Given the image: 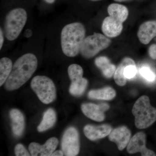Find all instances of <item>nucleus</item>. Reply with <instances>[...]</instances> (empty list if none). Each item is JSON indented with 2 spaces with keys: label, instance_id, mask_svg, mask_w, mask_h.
<instances>
[{
  "label": "nucleus",
  "instance_id": "nucleus-1",
  "mask_svg": "<svg viewBox=\"0 0 156 156\" xmlns=\"http://www.w3.org/2000/svg\"><path fill=\"white\" fill-rule=\"evenodd\" d=\"M37 59L31 53H26L20 56L13 65L12 71L5 83L8 91L19 89L29 80L36 70Z\"/></svg>",
  "mask_w": 156,
  "mask_h": 156
},
{
  "label": "nucleus",
  "instance_id": "nucleus-2",
  "mask_svg": "<svg viewBox=\"0 0 156 156\" xmlns=\"http://www.w3.org/2000/svg\"><path fill=\"white\" fill-rule=\"evenodd\" d=\"M86 34L85 27L81 23H72L63 27L61 31V44L66 56L75 57L80 53Z\"/></svg>",
  "mask_w": 156,
  "mask_h": 156
},
{
  "label": "nucleus",
  "instance_id": "nucleus-3",
  "mask_svg": "<svg viewBox=\"0 0 156 156\" xmlns=\"http://www.w3.org/2000/svg\"><path fill=\"white\" fill-rule=\"evenodd\" d=\"M107 11L109 16L104 20L101 30L106 37H115L122 33L123 24L128 18L129 11L126 6L117 3L110 5Z\"/></svg>",
  "mask_w": 156,
  "mask_h": 156
},
{
  "label": "nucleus",
  "instance_id": "nucleus-4",
  "mask_svg": "<svg viewBox=\"0 0 156 156\" xmlns=\"http://www.w3.org/2000/svg\"><path fill=\"white\" fill-rule=\"evenodd\" d=\"M135 117V125L139 129H145L156 121V108L151 105L146 95L140 97L134 104L132 110Z\"/></svg>",
  "mask_w": 156,
  "mask_h": 156
},
{
  "label": "nucleus",
  "instance_id": "nucleus-5",
  "mask_svg": "<svg viewBox=\"0 0 156 156\" xmlns=\"http://www.w3.org/2000/svg\"><path fill=\"white\" fill-rule=\"evenodd\" d=\"M27 19V13L22 8L13 9L7 14L4 23V34L7 40L13 41L18 37Z\"/></svg>",
  "mask_w": 156,
  "mask_h": 156
},
{
  "label": "nucleus",
  "instance_id": "nucleus-6",
  "mask_svg": "<svg viewBox=\"0 0 156 156\" xmlns=\"http://www.w3.org/2000/svg\"><path fill=\"white\" fill-rule=\"evenodd\" d=\"M30 86L39 100L43 103L49 104L56 99V87L53 81L48 77L36 76L32 80Z\"/></svg>",
  "mask_w": 156,
  "mask_h": 156
},
{
  "label": "nucleus",
  "instance_id": "nucleus-7",
  "mask_svg": "<svg viewBox=\"0 0 156 156\" xmlns=\"http://www.w3.org/2000/svg\"><path fill=\"white\" fill-rule=\"evenodd\" d=\"M111 44V40L108 37L101 34L94 33L84 39L80 53L85 58H91L108 48Z\"/></svg>",
  "mask_w": 156,
  "mask_h": 156
},
{
  "label": "nucleus",
  "instance_id": "nucleus-8",
  "mask_svg": "<svg viewBox=\"0 0 156 156\" xmlns=\"http://www.w3.org/2000/svg\"><path fill=\"white\" fill-rule=\"evenodd\" d=\"M62 150L66 156L77 155L80 150L79 134L76 128H68L64 133L61 142Z\"/></svg>",
  "mask_w": 156,
  "mask_h": 156
},
{
  "label": "nucleus",
  "instance_id": "nucleus-9",
  "mask_svg": "<svg viewBox=\"0 0 156 156\" xmlns=\"http://www.w3.org/2000/svg\"><path fill=\"white\" fill-rule=\"evenodd\" d=\"M146 136L144 133L141 132L136 133L130 139L127 146V151L130 154L140 152L142 156H156L154 152L146 147Z\"/></svg>",
  "mask_w": 156,
  "mask_h": 156
},
{
  "label": "nucleus",
  "instance_id": "nucleus-10",
  "mask_svg": "<svg viewBox=\"0 0 156 156\" xmlns=\"http://www.w3.org/2000/svg\"><path fill=\"white\" fill-rule=\"evenodd\" d=\"M58 143V140L55 137H51L42 145L37 143H31L29 145V151L32 156H51L56 149Z\"/></svg>",
  "mask_w": 156,
  "mask_h": 156
},
{
  "label": "nucleus",
  "instance_id": "nucleus-11",
  "mask_svg": "<svg viewBox=\"0 0 156 156\" xmlns=\"http://www.w3.org/2000/svg\"><path fill=\"white\" fill-rule=\"evenodd\" d=\"M131 136L130 130L126 126H122L112 130L109 134V139L116 144L119 150L122 151L128 146Z\"/></svg>",
  "mask_w": 156,
  "mask_h": 156
},
{
  "label": "nucleus",
  "instance_id": "nucleus-12",
  "mask_svg": "<svg viewBox=\"0 0 156 156\" xmlns=\"http://www.w3.org/2000/svg\"><path fill=\"white\" fill-rule=\"evenodd\" d=\"M140 43L148 44L156 37V20H149L140 26L137 33Z\"/></svg>",
  "mask_w": 156,
  "mask_h": 156
},
{
  "label": "nucleus",
  "instance_id": "nucleus-13",
  "mask_svg": "<svg viewBox=\"0 0 156 156\" xmlns=\"http://www.w3.org/2000/svg\"><path fill=\"white\" fill-rule=\"evenodd\" d=\"M112 131L111 126L106 124L99 126L87 125L83 130L85 136L92 141L104 138L110 134Z\"/></svg>",
  "mask_w": 156,
  "mask_h": 156
},
{
  "label": "nucleus",
  "instance_id": "nucleus-14",
  "mask_svg": "<svg viewBox=\"0 0 156 156\" xmlns=\"http://www.w3.org/2000/svg\"><path fill=\"white\" fill-rule=\"evenodd\" d=\"M9 115L11 122V128L14 136L19 137L22 135L25 128V119L20 111L17 109H12Z\"/></svg>",
  "mask_w": 156,
  "mask_h": 156
},
{
  "label": "nucleus",
  "instance_id": "nucleus-15",
  "mask_svg": "<svg viewBox=\"0 0 156 156\" xmlns=\"http://www.w3.org/2000/svg\"><path fill=\"white\" fill-rule=\"evenodd\" d=\"M81 110L86 116L96 122H102L105 118L104 113L99 105L91 103L83 104L81 106Z\"/></svg>",
  "mask_w": 156,
  "mask_h": 156
},
{
  "label": "nucleus",
  "instance_id": "nucleus-16",
  "mask_svg": "<svg viewBox=\"0 0 156 156\" xmlns=\"http://www.w3.org/2000/svg\"><path fill=\"white\" fill-rule=\"evenodd\" d=\"M95 63L98 68L101 70L103 76L107 78H112L114 75L116 68L112 64L106 56H99L95 58Z\"/></svg>",
  "mask_w": 156,
  "mask_h": 156
},
{
  "label": "nucleus",
  "instance_id": "nucleus-17",
  "mask_svg": "<svg viewBox=\"0 0 156 156\" xmlns=\"http://www.w3.org/2000/svg\"><path fill=\"white\" fill-rule=\"evenodd\" d=\"M133 59L129 57L123 58L119 66L117 68L114 75V79L116 83L119 86H124L127 83V79L124 76V70L126 66L129 65L135 64Z\"/></svg>",
  "mask_w": 156,
  "mask_h": 156
},
{
  "label": "nucleus",
  "instance_id": "nucleus-18",
  "mask_svg": "<svg viewBox=\"0 0 156 156\" xmlns=\"http://www.w3.org/2000/svg\"><path fill=\"white\" fill-rule=\"evenodd\" d=\"M56 121V112L52 108H49L44 113L41 122L37 127V131L44 132L52 128Z\"/></svg>",
  "mask_w": 156,
  "mask_h": 156
},
{
  "label": "nucleus",
  "instance_id": "nucleus-19",
  "mask_svg": "<svg viewBox=\"0 0 156 156\" xmlns=\"http://www.w3.org/2000/svg\"><path fill=\"white\" fill-rule=\"evenodd\" d=\"M115 91L110 87H106L98 90H92L88 93V97L91 99L110 100L116 96Z\"/></svg>",
  "mask_w": 156,
  "mask_h": 156
},
{
  "label": "nucleus",
  "instance_id": "nucleus-20",
  "mask_svg": "<svg viewBox=\"0 0 156 156\" xmlns=\"http://www.w3.org/2000/svg\"><path fill=\"white\" fill-rule=\"evenodd\" d=\"M13 64L11 59L3 57L0 60V86L5 83L12 71Z\"/></svg>",
  "mask_w": 156,
  "mask_h": 156
},
{
  "label": "nucleus",
  "instance_id": "nucleus-21",
  "mask_svg": "<svg viewBox=\"0 0 156 156\" xmlns=\"http://www.w3.org/2000/svg\"><path fill=\"white\" fill-rule=\"evenodd\" d=\"M71 82L69 89L70 94L75 96L83 95L88 85V82L87 79L83 77L80 78Z\"/></svg>",
  "mask_w": 156,
  "mask_h": 156
},
{
  "label": "nucleus",
  "instance_id": "nucleus-22",
  "mask_svg": "<svg viewBox=\"0 0 156 156\" xmlns=\"http://www.w3.org/2000/svg\"><path fill=\"white\" fill-rule=\"evenodd\" d=\"M68 73L71 81L83 77V70L80 66L76 64L70 65L68 68Z\"/></svg>",
  "mask_w": 156,
  "mask_h": 156
},
{
  "label": "nucleus",
  "instance_id": "nucleus-23",
  "mask_svg": "<svg viewBox=\"0 0 156 156\" xmlns=\"http://www.w3.org/2000/svg\"><path fill=\"white\" fill-rule=\"evenodd\" d=\"M139 72L143 77L149 82H153L156 80L155 73L148 66H143L140 67Z\"/></svg>",
  "mask_w": 156,
  "mask_h": 156
},
{
  "label": "nucleus",
  "instance_id": "nucleus-24",
  "mask_svg": "<svg viewBox=\"0 0 156 156\" xmlns=\"http://www.w3.org/2000/svg\"><path fill=\"white\" fill-rule=\"evenodd\" d=\"M137 73L136 64H131L126 66L124 70V75L127 79L134 78Z\"/></svg>",
  "mask_w": 156,
  "mask_h": 156
},
{
  "label": "nucleus",
  "instance_id": "nucleus-25",
  "mask_svg": "<svg viewBox=\"0 0 156 156\" xmlns=\"http://www.w3.org/2000/svg\"><path fill=\"white\" fill-rule=\"evenodd\" d=\"M15 155L17 156H29L30 155L28 151L21 144H18L14 149Z\"/></svg>",
  "mask_w": 156,
  "mask_h": 156
},
{
  "label": "nucleus",
  "instance_id": "nucleus-26",
  "mask_svg": "<svg viewBox=\"0 0 156 156\" xmlns=\"http://www.w3.org/2000/svg\"><path fill=\"white\" fill-rule=\"evenodd\" d=\"M148 54L152 59H156V44H153L149 47Z\"/></svg>",
  "mask_w": 156,
  "mask_h": 156
},
{
  "label": "nucleus",
  "instance_id": "nucleus-27",
  "mask_svg": "<svg viewBox=\"0 0 156 156\" xmlns=\"http://www.w3.org/2000/svg\"><path fill=\"white\" fill-rule=\"evenodd\" d=\"M4 42V33L2 29H0V49H2V48L3 44Z\"/></svg>",
  "mask_w": 156,
  "mask_h": 156
},
{
  "label": "nucleus",
  "instance_id": "nucleus-28",
  "mask_svg": "<svg viewBox=\"0 0 156 156\" xmlns=\"http://www.w3.org/2000/svg\"><path fill=\"white\" fill-rule=\"evenodd\" d=\"M99 106H100L101 109L102 111L104 112L105 111L108 110L109 108V105L108 104L106 103H101L99 105Z\"/></svg>",
  "mask_w": 156,
  "mask_h": 156
},
{
  "label": "nucleus",
  "instance_id": "nucleus-29",
  "mask_svg": "<svg viewBox=\"0 0 156 156\" xmlns=\"http://www.w3.org/2000/svg\"><path fill=\"white\" fill-rule=\"evenodd\" d=\"M64 155V154L62 151L58 150L53 152L51 156H62Z\"/></svg>",
  "mask_w": 156,
  "mask_h": 156
},
{
  "label": "nucleus",
  "instance_id": "nucleus-30",
  "mask_svg": "<svg viewBox=\"0 0 156 156\" xmlns=\"http://www.w3.org/2000/svg\"><path fill=\"white\" fill-rule=\"evenodd\" d=\"M33 34L32 31L30 29H28L26 30H25V32H24V37L26 38H29L32 36Z\"/></svg>",
  "mask_w": 156,
  "mask_h": 156
},
{
  "label": "nucleus",
  "instance_id": "nucleus-31",
  "mask_svg": "<svg viewBox=\"0 0 156 156\" xmlns=\"http://www.w3.org/2000/svg\"><path fill=\"white\" fill-rule=\"evenodd\" d=\"M45 2L48 3V4H53L55 2V0H44Z\"/></svg>",
  "mask_w": 156,
  "mask_h": 156
},
{
  "label": "nucleus",
  "instance_id": "nucleus-32",
  "mask_svg": "<svg viewBox=\"0 0 156 156\" xmlns=\"http://www.w3.org/2000/svg\"><path fill=\"white\" fill-rule=\"evenodd\" d=\"M115 1L117 2H131L133 0H114Z\"/></svg>",
  "mask_w": 156,
  "mask_h": 156
},
{
  "label": "nucleus",
  "instance_id": "nucleus-33",
  "mask_svg": "<svg viewBox=\"0 0 156 156\" xmlns=\"http://www.w3.org/2000/svg\"><path fill=\"white\" fill-rule=\"evenodd\" d=\"M91 1H100V0H91Z\"/></svg>",
  "mask_w": 156,
  "mask_h": 156
}]
</instances>
